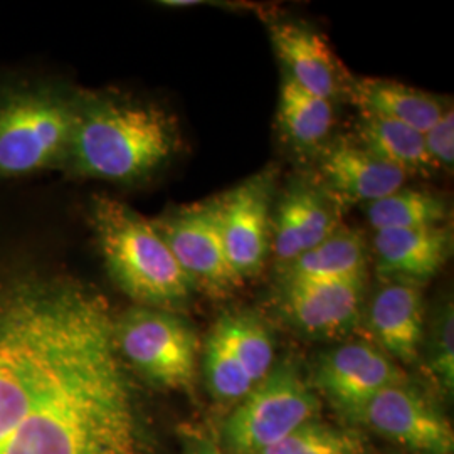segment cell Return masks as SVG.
Returning a JSON list of instances; mask_svg holds the SVG:
<instances>
[{
    "label": "cell",
    "mask_w": 454,
    "mask_h": 454,
    "mask_svg": "<svg viewBox=\"0 0 454 454\" xmlns=\"http://www.w3.org/2000/svg\"><path fill=\"white\" fill-rule=\"evenodd\" d=\"M114 318L82 278L0 261V454H153Z\"/></svg>",
    "instance_id": "6da1fadb"
},
{
    "label": "cell",
    "mask_w": 454,
    "mask_h": 454,
    "mask_svg": "<svg viewBox=\"0 0 454 454\" xmlns=\"http://www.w3.org/2000/svg\"><path fill=\"white\" fill-rule=\"evenodd\" d=\"M179 145L177 120L160 105L118 91L80 90L61 172L67 179L140 185L170 163Z\"/></svg>",
    "instance_id": "7a4b0ae2"
},
{
    "label": "cell",
    "mask_w": 454,
    "mask_h": 454,
    "mask_svg": "<svg viewBox=\"0 0 454 454\" xmlns=\"http://www.w3.org/2000/svg\"><path fill=\"white\" fill-rule=\"evenodd\" d=\"M80 90L44 74L0 69V182L61 172Z\"/></svg>",
    "instance_id": "3957f363"
},
{
    "label": "cell",
    "mask_w": 454,
    "mask_h": 454,
    "mask_svg": "<svg viewBox=\"0 0 454 454\" xmlns=\"http://www.w3.org/2000/svg\"><path fill=\"white\" fill-rule=\"evenodd\" d=\"M88 223L106 273L135 305L170 311L187 305L194 285L150 219L118 199L95 194Z\"/></svg>",
    "instance_id": "277c9868"
},
{
    "label": "cell",
    "mask_w": 454,
    "mask_h": 454,
    "mask_svg": "<svg viewBox=\"0 0 454 454\" xmlns=\"http://www.w3.org/2000/svg\"><path fill=\"white\" fill-rule=\"evenodd\" d=\"M320 401L298 367L283 360L223 422L219 442L227 454H260L318 419Z\"/></svg>",
    "instance_id": "5b68a950"
},
{
    "label": "cell",
    "mask_w": 454,
    "mask_h": 454,
    "mask_svg": "<svg viewBox=\"0 0 454 454\" xmlns=\"http://www.w3.org/2000/svg\"><path fill=\"white\" fill-rule=\"evenodd\" d=\"M114 335L135 377L162 389L194 386L199 337L176 311L135 305L116 315Z\"/></svg>",
    "instance_id": "8992f818"
},
{
    "label": "cell",
    "mask_w": 454,
    "mask_h": 454,
    "mask_svg": "<svg viewBox=\"0 0 454 454\" xmlns=\"http://www.w3.org/2000/svg\"><path fill=\"white\" fill-rule=\"evenodd\" d=\"M275 367V340L253 311L223 315L206 340L202 372L214 401L236 406Z\"/></svg>",
    "instance_id": "52a82bcc"
},
{
    "label": "cell",
    "mask_w": 454,
    "mask_h": 454,
    "mask_svg": "<svg viewBox=\"0 0 454 454\" xmlns=\"http://www.w3.org/2000/svg\"><path fill=\"white\" fill-rule=\"evenodd\" d=\"M152 223L195 290L224 296L243 286L227 260L214 199L165 212Z\"/></svg>",
    "instance_id": "ba28073f"
},
{
    "label": "cell",
    "mask_w": 454,
    "mask_h": 454,
    "mask_svg": "<svg viewBox=\"0 0 454 454\" xmlns=\"http://www.w3.org/2000/svg\"><path fill=\"white\" fill-rule=\"evenodd\" d=\"M275 172L262 170L214 197L227 260L243 281L260 275L271 246Z\"/></svg>",
    "instance_id": "9c48e42d"
},
{
    "label": "cell",
    "mask_w": 454,
    "mask_h": 454,
    "mask_svg": "<svg viewBox=\"0 0 454 454\" xmlns=\"http://www.w3.org/2000/svg\"><path fill=\"white\" fill-rule=\"evenodd\" d=\"M352 421L414 454H453V427L436 404L409 384L380 390Z\"/></svg>",
    "instance_id": "30bf717a"
},
{
    "label": "cell",
    "mask_w": 454,
    "mask_h": 454,
    "mask_svg": "<svg viewBox=\"0 0 454 454\" xmlns=\"http://www.w3.org/2000/svg\"><path fill=\"white\" fill-rule=\"evenodd\" d=\"M406 373L369 341H347L318 358L311 386L348 419L375 394L407 382Z\"/></svg>",
    "instance_id": "8fae6325"
},
{
    "label": "cell",
    "mask_w": 454,
    "mask_h": 454,
    "mask_svg": "<svg viewBox=\"0 0 454 454\" xmlns=\"http://www.w3.org/2000/svg\"><path fill=\"white\" fill-rule=\"evenodd\" d=\"M364 292L365 281H279L276 303L298 333L335 340L360 324Z\"/></svg>",
    "instance_id": "7c38bea8"
},
{
    "label": "cell",
    "mask_w": 454,
    "mask_h": 454,
    "mask_svg": "<svg viewBox=\"0 0 454 454\" xmlns=\"http://www.w3.org/2000/svg\"><path fill=\"white\" fill-rule=\"evenodd\" d=\"M372 246L379 273L419 288L450 260L453 234L446 226L375 231Z\"/></svg>",
    "instance_id": "4fadbf2b"
},
{
    "label": "cell",
    "mask_w": 454,
    "mask_h": 454,
    "mask_svg": "<svg viewBox=\"0 0 454 454\" xmlns=\"http://www.w3.org/2000/svg\"><path fill=\"white\" fill-rule=\"evenodd\" d=\"M373 341L395 364L414 365L421 357L426 337L424 305L418 286L387 281L373 293L367 309Z\"/></svg>",
    "instance_id": "5bb4252c"
},
{
    "label": "cell",
    "mask_w": 454,
    "mask_h": 454,
    "mask_svg": "<svg viewBox=\"0 0 454 454\" xmlns=\"http://www.w3.org/2000/svg\"><path fill=\"white\" fill-rule=\"evenodd\" d=\"M325 192L347 204H371L404 187L409 177L401 168L375 157L356 144H337L320 162Z\"/></svg>",
    "instance_id": "9a60e30c"
},
{
    "label": "cell",
    "mask_w": 454,
    "mask_h": 454,
    "mask_svg": "<svg viewBox=\"0 0 454 454\" xmlns=\"http://www.w3.org/2000/svg\"><path fill=\"white\" fill-rule=\"evenodd\" d=\"M337 224L335 206L324 189L296 182L281 199L271 224L273 253L279 268L322 243Z\"/></svg>",
    "instance_id": "2e32d148"
},
{
    "label": "cell",
    "mask_w": 454,
    "mask_h": 454,
    "mask_svg": "<svg viewBox=\"0 0 454 454\" xmlns=\"http://www.w3.org/2000/svg\"><path fill=\"white\" fill-rule=\"evenodd\" d=\"M270 34L276 54L286 67V78L300 88L332 103L347 90L341 65L322 34L298 22H276Z\"/></svg>",
    "instance_id": "e0dca14e"
},
{
    "label": "cell",
    "mask_w": 454,
    "mask_h": 454,
    "mask_svg": "<svg viewBox=\"0 0 454 454\" xmlns=\"http://www.w3.org/2000/svg\"><path fill=\"white\" fill-rule=\"evenodd\" d=\"M347 91L360 114L397 121L421 133L446 112L438 98L399 82L364 78L350 82Z\"/></svg>",
    "instance_id": "ac0fdd59"
},
{
    "label": "cell",
    "mask_w": 454,
    "mask_h": 454,
    "mask_svg": "<svg viewBox=\"0 0 454 454\" xmlns=\"http://www.w3.org/2000/svg\"><path fill=\"white\" fill-rule=\"evenodd\" d=\"M367 244L350 227H337L324 241L279 268V281H365Z\"/></svg>",
    "instance_id": "d6986e66"
},
{
    "label": "cell",
    "mask_w": 454,
    "mask_h": 454,
    "mask_svg": "<svg viewBox=\"0 0 454 454\" xmlns=\"http://www.w3.org/2000/svg\"><path fill=\"white\" fill-rule=\"evenodd\" d=\"M278 120L290 144L300 150H313L324 144L333 129V103L311 95L285 76L279 91Z\"/></svg>",
    "instance_id": "ffe728a7"
},
{
    "label": "cell",
    "mask_w": 454,
    "mask_h": 454,
    "mask_svg": "<svg viewBox=\"0 0 454 454\" xmlns=\"http://www.w3.org/2000/svg\"><path fill=\"white\" fill-rule=\"evenodd\" d=\"M358 135L360 145L380 160L401 168L407 176L434 170L427 157L421 131L397 121L362 114Z\"/></svg>",
    "instance_id": "44dd1931"
},
{
    "label": "cell",
    "mask_w": 454,
    "mask_h": 454,
    "mask_svg": "<svg viewBox=\"0 0 454 454\" xmlns=\"http://www.w3.org/2000/svg\"><path fill=\"white\" fill-rule=\"evenodd\" d=\"M373 231L444 226L450 207L439 195L419 189H399L365 206Z\"/></svg>",
    "instance_id": "7402d4cb"
},
{
    "label": "cell",
    "mask_w": 454,
    "mask_h": 454,
    "mask_svg": "<svg viewBox=\"0 0 454 454\" xmlns=\"http://www.w3.org/2000/svg\"><path fill=\"white\" fill-rule=\"evenodd\" d=\"M260 454H365V442L357 431L315 419Z\"/></svg>",
    "instance_id": "603a6c76"
},
{
    "label": "cell",
    "mask_w": 454,
    "mask_h": 454,
    "mask_svg": "<svg viewBox=\"0 0 454 454\" xmlns=\"http://www.w3.org/2000/svg\"><path fill=\"white\" fill-rule=\"evenodd\" d=\"M426 367L444 394H453L454 389V313L453 305L446 303L438 313L436 324L424 337Z\"/></svg>",
    "instance_id": "cb8c5ba5"
},
{
    "label": "cell",
    "mask_w": 454,
    "mask_h": 454,
    "mask_svg": "<svg viewBox=\"0 0 454 454\" xmlns=\"http://www.w3.org/2000/svg\"><path fill=\"white\" fill-rule=\"evenodd\" d=\"M424 145L434 168H451L454 162V114L446 108L438 121L424 131Z\"/></svg>",
    "instance_id": "d4e9b609"
},
{
    "label": "cell",
    "mask_w": 454,
    "mask_h": 454,
    "mask_svg": "<svg viewBox=\"0 0 454 454\" xmlns=\"http://www.w3.org/2000/svg\"><path fill=\"white\" fill-rule=\"evenodd\" d=\"M182 454H227L219 439L199 427H184L180 431Z\"/></svg>",
    "instance_id": "484cf974"
}]
</instances>
